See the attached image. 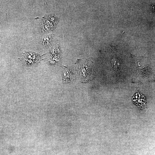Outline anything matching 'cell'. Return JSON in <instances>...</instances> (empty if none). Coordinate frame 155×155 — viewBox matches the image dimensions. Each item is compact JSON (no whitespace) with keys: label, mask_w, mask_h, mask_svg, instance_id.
Here are the masks:
<instances>
[{"label":"cell","mask_w":155,"mask_h":155,"mask_svg":"<svg viewBox=\"0 0 155 155\" xmlns=\"http://www.w3.org/2000/svg\"><path fill=\"white\" fill-rule=\"evenodd\" d=\"M133 100L136 104L140 106H143L145 104V98L140 93H137L135 94L133 98Z\"/></svg>","instance_id":"cell-3"},{"label":"cell","mask_w":155,"mask_h":155,"mask_svg":"<svg viewBox=\"0 0 155 155\" xmlns=\"http://www.w3.org/2000/svg\"><path fill=\"white\" fill-rule=\"evenodd\" d=\"M41 22L39 25V28L40 30L42 32L44 33L51 30L42 20Z\"/></svg>","instance_id":"cell-6"},{"label":"cell","mask_w":155,"mask_h":155,"mask_svg":"<svg viewBox=\"0 0 155 155\" xmlns=\"http://www.w3.org/2000/svg\"><path fill=\"white\" fill-rule=\"evenodd\" d=\"M22 61L24 65L27 67H34L37 64V63L31 59L23 58Z\"/></svg>","instance_id":"cell-5"},{"label":"cell","mask_w":155,"mask_h":155,"mask_svg":"<svg viewBox=\"0 0 155 155\" xmlns=\"http://www.w3.org/2000/svg\"><path fill=\"white\" fill-rule=\"evenodd\" d=\"M42 20L52 30L55 28L57 23L58 18L55 15L50 14L45 16L43 18Z\"/></svg>","instance_id":"cell-1"},{"label":"cell","mask_w":155,"mask_h":155,"mask_svg":"<svg viewBox=\"0 0 155 155\" xmlns=\"http://www.w3.org/2000/svg\"><path fill=\"white\" fill-rule=\"evenodd\" d=\"M63 74V79L66 82H70L73 79V73L71 70H66Z\"/></svg>","instance_id":"cell-4"},{"label":"cell","mask_w":155,"mask_h":155,"mask_svg":"<svg viewBox=\"0 0 155 155\" xmlns=\"http://www.w3.org/2000/svg\"><path fill=\"white\" fill-rule=\"evenodd\" d=\"M23 55L24 58L32 59L37 63L41 59L39 54L34 52H25L23 54Z\"/></svg>","instance_id":"cell-2"},{"label":"cell","mask_w":155,"mask_h":155,"mask_svg":"<svg viewBox=\"0 0 155 155\" xmlns=\"http://www.w3.org/2000/svg\"><path fill=\"white\" fill-rule=\"evenodd\" d=\"M51 43V38L49 36L44 37L42 40V45L45 46H49Z\"/></svg>","instance_id":"cell-7"}]
</instances>
